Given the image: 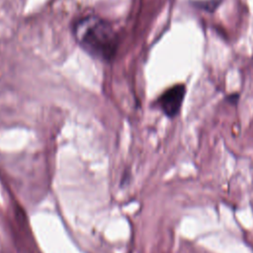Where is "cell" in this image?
I'll use <instances>...</instances> for the list:
<instances>
[{
	"mask_svg": "<svg viewBox=\"0 0 253 253\" xmlns=\"http://www.w3.org/2000/svg\"><path fill=\"white\" fill-rule=\"evenodd\" d=\"M238 99H239V95L237 93H234V94H230L228 96H226V100L232 104H236L238 102Z\"/></svg>",
	"mask_w": 253,
	"mask_h": 253,
	"instance_id": "obj_4",
	"label": "cell"
},
{
	"mask_svg": "<svg viewBox=\"0 0 253 253\" xmlns=\"http://www.w3.org/2000/svg\"><path fill=\"white\" fill-rule=\"evenodd\" d=\"M74 37L88 53L102 60L112 59L118 41L112 27L97 16H86L77 20L73 27Z\"/></svg>",
	"mask_w": 253,
	"mask_h": 253,
	"instance_id": "obj_1",
	"label": "cell"
},
{
	"mask_svg": "<svg viewBox=\"0 0 253 253\" xmlns=\"http://www.w3.org/2000/svg\"><path fill=\"white\" fill-rule=\"evenodd\" d=\"M186 86L178 83L166 89L157 99V105L168 118H175L181 111L186 96Z\"/></svg>",
	"mask_w": 253,
	"mask_h": 253,
	"instance_id": "obj_2",
	"label": "cell"
},
{
	"mask_svg": "<svg viewBox=\"0 0 253 253\" xmlns=\"http://www.w3.org/2000/svg\"><path fill=\"white\" fill-rule=\"evenodd\" d=\"M222 0H203V1H197L195 4L196 7H198L201 10L208 11V12H213L215 9L219 6Z\"/></svg>",
	"mask_w": 253,
	"mask_h": 253,
	"instance_id": "obj_3",
	"label": "cell"
}]
</instances>
